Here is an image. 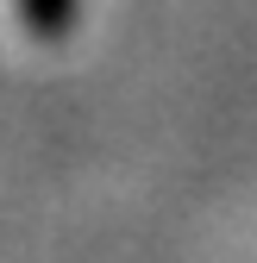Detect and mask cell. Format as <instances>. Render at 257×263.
Returning <instances> with one entry per match:
<instances>
[{
	"mask_svg": "<svg viewBox=\"0 0 257 263\" xmlns=\"http://www.w3.org/2000/svg\"><path fill=\"white\" fill-rule=\"evenodd\" d=\"M25 7V25L38 31V38H57V31H69L76 19V0H19Z\"/></svg>",
	"mask_w": 257,
	"mask_h": 263,
	"instance_id": "obj_1",
	"label": "cell"
}]
</instances>
